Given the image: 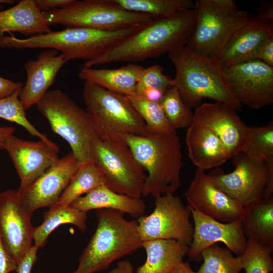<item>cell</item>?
Instances as JSON below:
<instances>
[{
	"label": "cell",
	"instance_id": "obj_1",
	"mask_svg": "<svg viewBox=\"0 0 273 273\" xmlns=\"http://www.w3.org/2000/svg\"><path fill=\"white\" fill-rule=\"evenodd\" d=\"M196 10L154 17L135 32L101 55L85 61L82 67L114 62H136L171 53L187 46L196 25Z\"/></svg>",
	"mask_w": 273,
	"mask_h": 273
},
{
	"label": "cell",
	"instance_id": "obj_2",
	"mask_svg": "<svg viewBox=\"0 0 273 273\" xmlns=\"http://www.w3.org/2000/svg\"><path fill=\"white\" fill-rule=\"evenodd\" d=\"M118 138L129 147L135 159L148 172L143 196L174 194L181 180L183 155L176 132L125 134ZM117 138V139H118Z\"/></svg>",
	"mask_w": 273,
	"mask_h": 273
},
{
	"label": "cell",
	"instance_id": "obj_3",
	"mask_svg": "<svg viewBox=\"0 0 273 273\" xmlns=\"http://www.w3.org/2000/svg\"><path fill=\"white\" fill-rule=\"evenodd\" d=\"M136 30L134 27L115 30L66 27L60 31H52L26 38H18L11 34L0 38V48L54 49L61 52L67 62L76 59L85 62L105 53Z\"/></svg>",
	"mask_w": 273,
	"mask_h": 273
},
{
	"label": "cell",
	"instance_id": "obj_4",
	"mask_svg": "<svg viewBox=\"0 0 273 273\" xmlns=\"http://www.w3.org/2000/svg\"><path fill=\"white\" fill-rule=\"evenodd\" d=\"M168 57L175 69L174 86L191 109L198 107L204 98L240 109L225 84L217 60L199 55L186 46L169 53Z\"/></svg>",
	"mask_w": 273,
	"mask_h": 273
},
{
	"label": "cell",
	"instance_id": "obj_5",
	"mask_svg": "<svg viewBox=\"0 0 273 273\" xmlns=\"http://www.w3.org/2000/svg\"><path fill=\"white\" fill-rule=\"evenodd\" d=\"M96 231L73 273H94L106 269L115 260L142 248L136 220L128 221L113 210H96Z\"/></svg>",
	"mask_w": 273,
	"mask_h": 273
},
{
	"label": "cell",
	"instance_id": "obj_6",
	"mask_svg": "<svg viewBox=\"0 0 273 273\" xmlns=\"http://www.w3.org/2000/svg\"><path fill=\"white\" fill-rule=\"evenodd\" d=\"M197 20L187 47L194 53L217 59L232 36L250 14L240 10L233 0H196Z\"/></svg>",
	"mask_w": 273,
	"mask_h": 273
},
{
	"label": "cell",
	"instance_id": "obj_7",
	"mask_svg": "<svg viewBox=\"0 0 273 273\" xmlns=\"http://www.w3.org/2000/svg\"><path fill=\"white\" fill-rule=\"evenodd\" d=\"M36 105L52 130L68 143L80 164L92 162V146L99 137L86 110L58 89L48 90Z\"/></svg>",
	"mask_w": 273,
	"mask_h": 273
},
{
	"label": "cell",
	"instance_id": "obj_8",
	"mask_svg": "<svg viewBox=\"0 0 273 273\" xmlns=\"http://www.w3.org/2000/svg\"><path fill=\"white\" fill-rule=\"evenodd\" d=\"M82 97L86 111L100 139L150 133L127 96L85 82Z\"/></svg>",
	"mask_w": 273,
	"mask_h": 273
},
{
	"label": "cell",
	"instance_id": "obj_9",
	"mask_svg": "<svg viewBox=\"0 0 273 273\" xmlns=\"http://www.w3.org/2000/svg\"><path fill=\"white\" fill-rule=\"evenodd\" d=\"M49 26L83 27L102 30H115L141 26L154 17L128 11L114 0L73 1L67 6L42 12Z\"/></svg>",
	"mask_w": 273,
	"mask_h": 273
},
{
	"label": "cell",
	"instance_id": "obj_10",
	"mask_svg": "<svg viewBox=\"0 0 273 273\" xmlns=\"http://www.w3.org/2000/svg\"><path fill=\"white\" fill-rule=\"evenodd\" d=\"M91 159L102 171L108 188L132 198L143 196L147 175L122 140L97 138L92 146Z\"/></svg>",
	"mask_w": 273,
	"mask_h": 273
},
{
	"label": "cell",
	"instance_id": "obj_11",
	"mask_svg": "<svg viewBox=\"0 0 273 273\" xmlns=\"http://www.w3.org/2000/svg\"><path fill=\"white\" fill-rule=\"evenodd\" d=\"M232 158V172L217 168L208 174L217 188L243 207L273 196V159L258 161L242 152Z\"/></svg>",
	"mask_w": 273,
	"mask_h": 273
},
{
	"label": "cell",
	"instance_id": "obj_12",
	"mask_svg": "<svg viewBox=\"0 0 273 273\" xmlns=\"http://www.w3.org/2000/svg\"><path fill=\"white\" fill-rule=\"evenodd\" d=\"M155 199L153 211L136 220L142 241L173 240L190 246L194 233V226L190 220V208L174 194L159 195Z\"/></svg>",
	"mask_w": 273,
	"mask_h": 273
},
{
	"label": "cell",
	"instance_id": "obj_13",
	"mask_svg": "<svg viewBox=\"0 0 273 273\" xmlns=\"http://www.w3.org/2000/svg\"><path fill=\"white\" fill-rule=\"evenodd\" d=\"M229 91L242 106L254 109L273 103V67L253 59L222 68Z\"/></svg>",
	"mask_w": 273,
	"mask_h": 273
},
{
	"label": "cell",
	"instance_id": "obj_14",
	"mask_svg": "<svg viewBox=\"0 0 273 273\" xmlns=\"http://www.w3.org/2000/svg\"><path fill=\"white\" fill-rule=\"evenodd\" d=\"M32 214L18 190L0 193V239L17 264L33 246Z\"/></svg>",
	"mask_w": 273,
	"mask_h": 273
},
{
	"label": "cell",
	"instance_id": "obj_15",
	"mask_svg": "<svg viewBox=\"0 0 273 273\" xmlns=\"http://www.w3.org/2000/svg\"><path fill=\"white\" fill-rule=\"evenodd\" d=\"M4 150L19 176V191L30 185L59 159V148L52 141H30L11 134L5 140Z\"/></svg>",
	"mask_w": 273,
	"mask_h": 273
},
{
	"label": "cell",
	"instance_id": "obj_16",
	"mask_svg": "<svg viewBox=\"0 0 273 273\" xmlns=\"http://www.w3.org/2000/svg\"><path fill=\"white\" fill-rule=\"evenodd\" d=\"M81 164L71 152L48 168L40 176L19 193L22 202L33 213L55 205Z\"/></svg>",
	"mask_w": 273,
	"mask_h": 273
},
{
	"label": "cell",
	"instance_id": "obj_17",
	"mask_svg": "<svg viewBox=\"0 0 273 273\" xmlns=\"http://www.w3.org/2000/svg\"><path fill=\"white\" fill-rule=\"evenodd\" d=\"M194 221V233L188 253L192 261H200L201 252L218 242L223 243L233 253L240 255L245 251L247 240L240 220L224 223L191 209Z\"/></svg>",
	"mask_w": 273,
	"mask_h": 273
},
{
	"label": "cell",
	"instance_id": "obj_18",
	"mask_svg": "<svg viewBox=\"0 0 273 273\" xmlns=\"http://www.w3.org/2000/svg\"><path fill=\"white\" fill-rule=\"evenodd\" d=\"M185 196L190 209L224 223L240 219L243 207L217 188L202 169L196 171Z\"/></svg>",
	"mask_w": 273,
	"mask_h": 273
},
{
	"label": "cell",
	"instance_id": "obj_19",
	"mask_svg": "<svg viewBox=\"0 0 273 273\" xmlns=\"http://www.w3.org/2000/svg\"><path fill=\"white\" fill-rule=\"evenodd\" d=\"M193 121L207 126L216 134L229 158L241 152L248 126L231 106L218 102L200 105L194 113Z\"/></svg>",
	"mask_w": 273,
	"mask_h": 273
},
{
	"label": "cell",
	"instance_id": "obj_20",
	"mask_svg": "<svg viewBox=\"0 0 273 273\" xmlns=\"http://www.w3.org/2000/svg\"><path fill=\"white\" fill-rule=\"evenodd\" d=\"M58 54L56 50L47 49L38 54L35 60L29 59L25 62L26 81L19 96L25 110L36 105L44 96L67 62L63 54Z\"/></svg>",
	"mask_w": 273,
	"mask_h": 273
},
{
	"label": "cell",
	"instance_id": "obj_21",
	"mask_svg": "<svg viewBox=\"0 0 273 273\" xmlns=\"http://www.w3.org/2000/svg\"><path fill=\"white\" fill-rule=\"evenodd\" d=\"M272 34V21L262 20L250 14L247 22L226 42L216 60L223 68L255 59L260 47Z\"/></svg>",
	"mask_w": 273,
	"mask_h": 273
},
{
	"label": "cell",
	"instance_id": "obj_22",
	"mask_svg": "<svg viewBox=\"0 0 273 273\" xmlns=\"http://www.w3.org/2000/svg\"><path fill=\"white\" fill-rule=\"evenodd\" d=\"M185 140L189 157L198 169L217 167L230 159L218 137L202 124L193 121L187 128Z\"/></svg>",
	"mask_w": 273,
	"mask_h": 273
},
{
	"label": "cell",
	"instance_id": "obj_23",
	"mask_svg": "<svg viewBox=\"0 0 273 273\" xmlns=\"http://www.w3.org/2000/svg\"><path fill=\"white\" fill-rule=\"evenodd\" d=\"M145 67L129 63L115 69H95L82 67L78 73L79 78L85 82L97 85L110 92L130 97Z\"/></svg>",
	"mask_w": 273,
	"mask_h": 273
},
{
	"label": "cell",
	"instance_id": "obj_24",
	"mask_svg": "<svg viewBox=\"0 0 273 273\" xmlns=\"http://www.w3.org/2000/svg\"><path fill=\"white\" fill-rule=\"evenodd\" d=\"M51 31L34 0H21L13 7L0 11V38L6 32L32 36Z\"/></svg>",
	"mask_w": 273,
	"mask_h": 273
},
{
	"label": "cell",
	"instance_id": "obj_25",
	"mask_svg": "<svg viewBox=\"0 0 273 273\" xmlns=\"http://www.w3.org/2000/svg\"><path fill=\"white\" fill-rule=\"evenodd\" d=\"M70 206L86 212L91 210H113L138 218L145 215L146 208L141 198L117 193L105 185L80 197Z\"/></svg>",
	"mask_w": 273,
	"mask_h": 273
},
{
	"label": "cell",
	"instance_id": "obj_26",
	"mask_svg": "<svg viewBox=\"0 0 273 273\" xmlns=\"http://www.w3.org/2000/svg\"><path fill=\"white\" fill-rule=\"evenodd\" d=\"M240 220L248 241L273 251V196L244 206Z\"/></svg>",
	"mask_w": 273,
	"mask_h": 273
},
{
	"label": "cell",
	"instance_id": "obj_27",
	"mask_svg": "<svg viewBox=\"0 0 273 273\" xmlns=\"http://www.w3.org/2000/svg\"><path fill=\"white\" fill-rule=\"evenodd\" d=\"M146 252L145 262L135 273H169L183 262L189 246L173 240L156 239L143 241Z\"/></svg>",
	"mask_w": 273,
	"mask_h": 273
},
{
	"label": "cell",
	"instance_id": "obj_28",
	"mask_svg": "<svg viewBox=\"0 0 273 273\" xmlns=\"http://www.w3.org/2000/svg\"><path fill=\"white\" fill-rule=\"evenodd\" d=\"M87 212L70 206L51 208L43 213L41 224L34 227L33 241L39 248L46 244L48 237L57 228L64 224H71L81 232L86 229Z\"/></svg>",
	"mask_w": 273,
	"mask_h": 273
},
{
	"label": "cell",
	"instance_id": "obj_29",
	"mask_svg": "<svg viewBox=\"0 0 273 273\" xmlns=\"http://www.w3.org/2000/svg\"><path fill=\"white\" fill-rule=\"evenodd\" d=\"M104 185V174L96 164L90 162L83 165L72 176L56 204L49 208L70 206L82 194Z\"/></svg>",
	"mask_w": 273,
	"mask_h": 273
},
{
	"label": "cell",
	"instance_id": "obj_30",
	"mask_svg": "<svg viewBox=\"0 0 273 273\" xmlns=\"http://www.w3.org/2000/svg\"><path fill=\"white\" fill-rule=\"evenodd\" d=\"M241 152L249 158L266 162L273 159V122L248 127Z\"/></svg>",
	"mask_w": 273,
	"mask_h": 273
},
{
	"label": "cell",
	"instance_id": "obj_31",
	"mask_svg": "<svg viewBox=\"0 0 273 273\" xmlns=\"http://www.w3.org/2000/svg\"><path fill=\"white\" fill-rule=\"evenodd\" d=\"M122 8L153 17L170 16L180 11L195 9L191 0H114Z\"/></svg>",
	"mask_w": 273,
	"mask_h": 273
},
{
	"label": "cell",
	"instance_id": "obj_32",
	"mask_svg": "<svg viewBox=\"0 0 273 273\" xmlns=\"http://www.w3.org/2000/svg\"><path fill=\"white\" fill-rule=\"evenodd\" d=\"M203 263L197 273H240L243 269L240 255L235 257L228 248L214 244L201 252Z\"/></svg>",
	"mask_w": 273,
	"mask_h": 273
},
{
	"label": "cell",
	"instance_id": "obj_33",
	"mask_svg": "<svg viewBox=\"0 0 273 273\" xmlns=\"http://www.w3.org/2000/svg\"><path fill=\"white\" fill-rule=\"evenodd\" d=\"M160 104L169 123L174 130L187 128L193 122L194 113L183 101L175 86L165 92Z\"/></svg>",
	"mask_w": 273,
	"mask_h": 273
},
{
	"label": "cell",
	"instance_id": "obj_34",
	"mask_svg": "<svg viewBox=\"0 0 273 273\" xmlns=\"http://www.w3.org/2000/svg\"><path fill=\"white\" fill-rule=\"evenodd\" d=\"M128 98L145 122L150 133H168L176 131L169 123L159 103Z\"/></svg>",
	"mask_w": 273,
	"mask_h": 273
},
{
	"label": "cell",
	"instance_id": "obj_35",
	"mask_svg": "<svg viewBox=\"0 0 273 273\" xmlns=\"http://www.w3.org/2000/svg\"><path fill=\"white\" fill-rule=\"evenodd\" d=\"M22 88H19L11 95L0 99V118L23 126L33 136L46 142L51 141L47 135L39 132L28 120L26 110L19 98Z\"/></svg>",
	"mask_w": 273,
	"mask_h": 273
},
{
	"label": "cell",
	"instance_id": "obj_36",
	"mask_svg": "<svg viewBox=\"0 0 273 273\" xmlns=\"http://www.w3.org/2000/svg\"><path fill=\"white\" fill-rule=\"evenodd\" d=\"M268 248L247 240L246 248L240 255L246 273H270L273 270L272 253Z\"/></svg>",
	"mask_w": 273,
	"mask_h": 273
},
{
	"label": "cell",
	"instance_id": "obj_37",
	"mask_svg": "<svg viewBox=\"0 0 273 273\" xmlns=\"http://www.w3.org/2000/svg\"><path fill=\"white\" fill-rule=\"evenodd\" d=\"M163 70L159 65L145 68L136 83L134 93L148 88L166 91L174 86L173 79L164 74Z\"/></svg>",
	"mask_w": 273,
	"mask_h": 273
},
{
	"label": "cell",
	"instance_id": "obj_38",
	"mask_svg": "<svg viewBox=\"0 0 273 273\" xmlns=\"http://www.w3.org/2000/svg\"><path fill=\"white\" fill-rule=\"evenodd\" d=\"M39 248L33 245L17 264V273H31L32 268L37 260V253Z\"/></svg>",
	"mask_w": 273,
	"mask_h": 273
},
{
	"label": "cell",
	"instance_id": "obj_39",
	"mask_svg": "<svg viewBox=\"0 0 273 273\" xmlns=\"http://www.w3.org/2000/svg\"><path fill=\"white\" fill-rule=\"evenodd\" d=\"M255 59L273 67V34L269 36L258 50Z\"/></svg>",
	"mask_w": 273,
	"mask_h": 273
},
{
	"label": "cell",
	"instance_id": "obj_40",
	"mask_svg": "<svg viewBox=\"0 0 273 273\" xmlns=\"http://www.w3.org/2000/svg\"><path fill=\"white\" fill-rule=\"evenodd\" d=\"M166 91L154 88H148L136 92L132 96L128 97L139 98L160 103Z\"/></svg>",
	"mask_w": 273,
	"mask_h": 273
},
{
	"label": "cell",
	"instance_id": "obj_41",
	"mask_svg": "<svg viewBox=\"0 0 273 273\" xmlns=\"http://www.w3.org/2000/svg\"><path fill=\"white\" fill-rule=\"evenodd\" d=\"M17 264L5 250L0 239V273L16 271Z\"/></svg>",
	"mask_w": 273,
	"mask_h": 273
},
{
	"label": "cell",
	"instance_id": "obj_42",
	"mask_svg": "<svg viewBox=\"0 0 273 273\" xmlns=\"http://www.w3.org/2000/svg\"><path fill=\"white\" fill-rule=\"evenodd\" d=\"M42 12H47L64 8L71 3L73 0H34Z\"/></svg>",
	"mask_w": 273,
	"mask_h": 273
},
{
	"label": "cell",
	"instance_id": "obj_43",
	"mask_svg": "<svg viewBox=\"0 0 273 273\" xmlns=\"http://www.w3.org/2000/svg\"><path fill=\"white\" fill-rule=\"evenodd\" d=\"M23 86L21 82H15L0 76V99L11 95Z\"/></svg>",
	"mask_w": 273,
	"mask_h": 273
},
{
	"label": "cell",
	"instance_id": "obj_44",
	"mask_svg": "<svg viewBox=\"0 0 273 273\" xmlns=\"http://www.w3.org/2000/svg\"><path fill=\"white\" fill-rule=\"evenodd\" d=\"M257 17L269 21L273 20V2L270 1L261 2L257 9Z\"/></svg>",
	"mask_w": 273,
	"mask_h": 273
},
{
	"label": "cell",
	"instance_id": "obj_45",
	"mask_svg": "<svg viewBox=\"0 0 273 273\" xmlns=\"http://www.w3.org/2000/svg\"><path fill=\"white\" fill-rule=\"evenodd\" d=\"M107 273H133V267L128 260L119 261L117 266Z\"/></svg>",
	"mask_w": 273,
	"mask_h": 273
},
{
	"label": "cell",
	"instance_id": "obj_46",
	"mask_svg": "<svg viewBox=\"0 0 273 273\" xmlns=\"http://www.w3.org/2000/svg\"><path fill=\"white\" fill-rule=\"evenodd\" d=\"M15 131V128L14 127H0V149L4 150V144L6 139L8 136L13 134Z\"/></svg>",
	"mask_w": 273,
	"mask_h": 273
},
{
	"label": "cell",
	"instance_id": "obj_47",
	"mask_svg": "<svg viewBox=\"0 0 273 273\" xmlns=\"http://www.w3.org/2000/svg\"><path fill=\"white\" fill-rule=\"evenodd\" d=\"M169 273H197L194 271L188 262H181L176 265Z\"/></svg>",
	"mask_w": 273,
	"mask_h": 273
},
{
	"label": "cell",
	"instance_id": "obj_48",
	"mask_svg": "<svg viewBox=\"0 0 273 273\" xmlns=\"http://www.w3.org/2000/svg\"><path fill=\"white\" fill-rule=\"evenodd\" d=\"M15 1L11 0H0V8L2 6H3V5H2L3 4H12Z\"/></svg>",
	"mask_w": 273,
	"mask_h": 273
},
{
	"label": "cell",
	"instance_id": "obj_49",
	"mask_svg": "<svg viewBox=\"0 0 273 273\" xmlns=\"http://www.w3.org/2000/svg\"><path fill=\"white\" fill-rule=\"evenodd\" d=\"M69 273H73V272H69Z\"/></svg>",
	"mask_w": 273,
	"mask_h": 273
}]
</instances>
